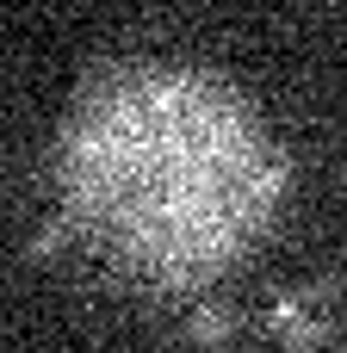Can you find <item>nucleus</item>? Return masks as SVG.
Here are the masks:
<instances>
[{
  "label": "nucleus",
  "instance_id": "nucleus-1",
  "mask_svg": "<svg viewBox=\"0 0 347 353\" xmlns=\"http://www.w3.org/2000/svg\"><path fill=\"white\" fill-rule=\"evenodd\" d=\"M286 168L255 112L186 68L106 74L62 143L68 217L124 267L186 285L273 217Z\"/></svg>",
  "mask_w": 347,
  "mask_h": 353
},
{
  "label": "nucleus",
  "instance_id": "nucleus-2",
  "mask_svg": "<svg viewBox=\"0 0 347 353\" xmlns=\"http://www.w3.org/2000/svg\"><path fill=\"white\" fill-rule=\"evenodd\" d=\"M329 329H335V304H329L323 292H298V298H286V304L273 310V335L292 353H317L329 341Z\"/></svg>",
  "mask_w": 347,
  "mask_h": 353
}]
</instances>
